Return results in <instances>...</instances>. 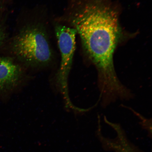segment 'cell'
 Returning <instances> with one entry per match:
<instances>
[{"label": "cell", "instance_id": "obj_1", "mask_svg": "<svg viewBox=\"0 0 152 152\" xmlns=\"http://www.w3.org/2000/svg\"><path fill=\"white\" fill-rule=\"evenodd\" d=\"M118 17L115 10L104 0H86L72 19L85 52L97 71L100 91L106 94L118 92L123 87L113 59L121 37Z\"/></svg>", "mask_w": 152, "mask_h": 152}, {"label": "cell", "instance_id": "obj_2", "mask_svg": "<svg viewBox=\"0 0 152 152\" xmlns=\"http://www.w3.org/2000/svg\"><path fill=\"white\" fill-rule=\"evenodd\" d=\"M11 49L20 61L31 67L46 66L53 60L46 31L40 24L28 25L23 28L13 39Z\"/></svg>", "mask_w": 152, "mask_h": 152}, {"label": "cell", "instance_id": "obj_3", "mask_svg": "<svg viewBox=\"0 0 152 152\" xmlns=\"http://www.w3.org/2000/svg\"><path fill=\"white\" fill-rule=\"evenodd\" d=\"M55 33L61 55V62L56 76L58 85L68 107L73 106L69 97L68 89V77L71 71L75 49V37L77 32L71 28L57 24Z\"/></svg>", "mask_w": 152, "mask_h": 152}, {"label": "cell", "instance_id": "obj_4", "mask_svg": "<svg viewBox=\"0 0 152 152\" xmlns=\"http://www.w3.org/2000/svg\"><path fill=\"white\" fill-rule=\"evenodd\" d=\"M23 70L11 59L0 57V94L12 90L22 82Z\"/></svg>", "mask_w": 152, "mask_h": 152}, {"label": "cell", "instance_id": "obj_5", "mask_svg": "<svg viewBox=\"0 0 152 152\" xmlns=\"http://www.w3.org/2000/svg\"><path fill=\"white\" fill-rule=\"evenodd\" d=\"M6 38V34L2 28L0 27V46L3 44Z\"/></svg>", "mask_w": 152, "mask_h": 152}, {"label": "cell", "instance_id": "obj_6", "mask_svg": "<svg viewBox=\"0 0 152 152\" xmlns=\"http://www.w3.org/2000/svg\"><path fill=\"white\" fill-rule=\"evenodd\" d=\"M130 95H129V97H128V98H127V99H128V98H129V97H130ZM104 103H105V104H107V103H104Z\"/></svg>", "mask_w": 152, "mask_h": 152}]
</instances>
